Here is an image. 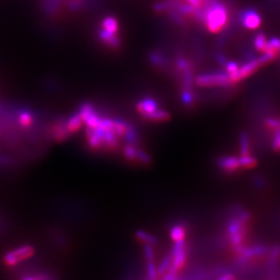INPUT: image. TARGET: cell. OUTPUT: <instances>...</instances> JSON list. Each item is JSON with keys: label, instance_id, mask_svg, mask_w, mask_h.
I'll return each instance as SVG.
<instances>
[{"label": "cell", "instance_id": "cell-1", "mask_svg": "<svg viewBox=\"0 0 280 280\" xmlns=\"http://www.w3.org/2000/svg\"><path fill=\"white\" fill-rule=\"evenodd\" d=\"M229 19V13L222 4L212 0L203 12L202 23L211 33H218L226 26Z\"/></svg>", "mask_w": 280, "mask_h": 280}, {"label": "cell", "instance_id": "cell-2", "mask_svg": "<svg viewBox=\"0 0 280 280\" xmlns=\"http://www.w3.org/2000/svg\"><path fill=\"white\" fill-rule=\"evenodd\" d=\"M87 141L93 149L115 148L117 145V134L115 131L100 127L87 128Z\"/></svg>", "mask_w": 280, "mask_h": 280}, {"label": "cell", "instance_id": "cell-3", "mask_svg": "<svg viewBox=\"0 0 280 280\" xmlns=\"http://www.w3.org/2000/svg\"><path fill=\"white\" fill-rule=\"evenodd\" d=\"M172 261L170 269H168L167 275L164 276L165 280L177 279L178 271L183 268L186 260L185 242L184 240H178L172 249Z\"/></svg>", "mask_w": 280, "mask_h": 280}, {"label": "cell", "instance_id": "cell-4", "mask_svg": "<svg viewBox=\"0 0 280 280\" xmlns=\"http://www.w3.org/2000/svg\"><path fill=\"white\" fill-rule=\"evenodd\" d=\"M34 248L30 245L18 247L6 253V256L4 257V262L9 267H14L32 257L34 255Z\"/></svg>", "mask_w": 280, "mask_h": 280}, {"label": "cell", "instance_id": "cell-5", "mask_svg": "<svg viewBox=\"0 0 280 280\" xmlns=\"http://www.w3.org/2000/svg\"><path fill=\"white\" fill-rule=\"evenodd\" d=\"M196 84L200 86H228L232 84L227 73H213L201 74L197 77Z\"/></svg>", "mask_w": 280, "mask_h": 280}, {"label": "cell", "instance_id": "cell-6", "mask_svg": "<svg viewBox=\"0 0 280 280\" xmlns=\"http://www.w3.org/2000/svg\"><path fill=\"white\" fill-rule=\"evenodd\" d=\"M79 115L86 124L87 128H95L98 125L102 116L98 115L96 111L90 103H85L81 106Z\"/></svg>", "mask_w": 280, "mask_h": 280}, {"label": "cell", "instance_id": "cell-7", "mask_svg": "<svg viewBox=\"0 0 280 280\" xmlns=\"http://www.w3.org/2000/svg\"><path fill=\"white\" fill-rule=\"evenodd\" d=\"M242 23L247 29H256L261 24V17L257 12L253 10L246 11L243 14Z\"/></svg>", "mask_w": 280, "mask_h": 280}, {"label": "cell", "instance_id": "cell-8", "mask_svg": "<svg viewBox=\"0 0 280 280\" xmlns=\"http://www.w3.org/2000/svg\"><path fill=\"white\" fill-rule=\"evenodd\" d=\"M218 165L224 171L233 172L240 167L239 158H236L233 156L222 157L218 160Z\"/></svg>", "mask_w": 280, "mask_h": 280}, {"label": "cell", "instance_id": "cell-9", "mask_svg": "<svg viewBox=\"0 0 280 280\" xmlns=\"http://www.w3.org/2000/svg\"><path fill=\"white\" fill-rule=\"evenodd\" d=\"M137 108L142 115H147L157 110V103L155 100L151 98H146L138 103Z\"/></svg>", "mask_w": 280, "mask_h": 280}, {"label": "cell", "instance_id": "cell-10", "mask_svg": "<svg viewBox=\"0 0 280 280\" xmlns=\"http://www.w3.org/2000/svg\"><path fill=\"white\" fill-rule=\"evenodd\" d=\"M83 124H84V121L82 119L81 115L79 114H76V115H72L69 118L65 124V128L68 132H76L78 130H80Z\"/></svg>", "mask_w": 280, "mask_h": 280}, {"label": "cell", "instance_id": "cell-11", "mask_svg": "<svg viewBox=\"0 0 280 280\" xmlns=\"http://www.w3.org/2000/svg\"><path fill=\"white\" fill-rule=\"evenodd\" d=\"M118 28H119V25H118V21L116 20L115 17H105L102 21V29H104L109 33L117 34Z\"/></svg>", "mask_w": 280, "mask_h": 280}, {"label": "cell", "instance_id": "cell-12", "mask_svg": "<svg viewBox=\"0 0 280 280\" xmlns=\"http://www.w3.org/2000/svg\"><path fill=\"white\" fill-rule=\"evenodd\" d=\"M144 118L152 121H165L170 118L169 113L161 110H155V112L143 115Z\"/></svg>", "mask_w": 280, "mask_h": 280}, {"label": "cell", "instance_id": "cell-13", "mask_svg": "<svg viewBox=\"0 0 280 280\" xmlns=\"http://www.w3.org/2000/svg\"><path fill=\"white\" fill-rule=\"evenodd\" d=\"M136 237L138 240L143 241L146 244H151V245H155L158 243V240L155 238V236L149 234L148 232L143 231V230H138L136 232Z\"/></svg>", "mask_w": 280, "mask_h": 280}, {"label": "cell", "instance_id": "cell-14", "mask_svg": "<svg viewBox=\"0 0 280 280\" xmlns=\"http://www.w3.org/2000/svg\"><path fill=\"white\" fill-rule=\"evenodd\" d=\"M18 123L23 127H29L33 123V115L29 111H22L18 115Z\"/></svg>", "mask_w": 280, "mask_h": 280}, {"label": "cell", "instance_id": "cell-15", "mask_svg": "<svg viewBox=\"0 0 280 280\" xmlns=\"http://www.w3.org/2000/svg\"><path fill=\"white\" fill-rule=\"evenodd\" d=\"M268 39L266 37V35L263 34H258L254 39V45L255 47L257 48L258 51L265 52L267 49V45H268Z\"/></svg>", "mask_w": 280, "mask_h": 280}, {"label": "cell", "instance_id": "cell-16", "mask_svg": "<svg viewBox=\"0 0 280 280\" xmlns=\"http://www.w3.org/2000/svg\"><path fill=\"white\" fill-rule=\"evenodd\" d=\"M171 237L175 242L183 240L185 237V229L182 225H175L171 230Z\"/></svg>", "mask_w": 280, "mask_h": 280}, {"label": "cell", "instance_id": "cell-17", "mask_svg": "<svg viewBox=\"0 0 280 280\" xmlns=\"http://www.w3.org/2000/svg\"><path fill=\"white\" fill-rule=\"evenodd\" d=\"M240 166L244 168H251L257 164V160L251 157L250 155H241V157L239 158Z\"/></svg>", "mask_w": 280, "mask_h": 280}, {"label": "cell", "instance_id": "cell-18", "mask_svg": "<svg viewBox=\"0 0 280 280\" xmlns=\"http://www.w3.org/2000/svg\"><path fill=\"white\" fill-rule=\"evenodd\" d=\"M266 51H273L280 54V38H272L270 40L268 41V45H267V49ZM265 51V52H266Z\"/></svg>", "mask_w": 280, "mask_h": 280}, {"label": "cell", "instance_id": "cell-19", "mask_svg": "<svg viewBox=\"0 0 280 280\" xmlns=\"http://www.w3.org/2000/svg\"><path fill=\"white\" fill-rule=\"evenodd\" d=\"M172 256H169V257H165L162 262L160 264L159 268L157 269L158 273L160 275H163L165 272L168 271V269H170L171 265H172Z\"/></svg>", "mask_w": 280, "mask_h": 280}, {"label": "cell", "instance_id": "cell-20", "mask_svg": "<svg viewBox=\"0 0 280 280\" xmlns=\"http://www.w3.org/2000/svg\"><path fill=\"white\" fill-rule=\"evenodd\" d=\"M240 147H241V155H249V139L245 133H243L240 136Z\"/></svg>", "mask_w": 280, "mask_h": 280}, {"label": "cell", "instance_id": "cell-21", "mask_svg": "<svg viewBox=\"0 0 280 280\" xmlns=\"http://www.w3.org/2000/svg\"><path fill=\"white\" fill-rule=\"evenodd\" d=\"M136 151L137 149L134 148L132 145H126L124 154L128 160H136Z\"/></svg>", "mask_w": 280, "mask_h": 280}, {"label": "cell", "instance_id": "cell-22", "mask_svg": "<svg viewBox=\"0 0 280 280\" xmlns=\"http://www.w3.org/2000/svg\"><path fill=\"white\" fill-rule=\"evenodd\" d=\"M124 136L125 137L126 141L129 142V143H133L136 141V133H135L134 130L132 129V127H130L129 125L127 127Z\"/></svg>", "mask_w": 280, "mask_h": 280}, {"label": "cell", "instance_id": "cell-23", "mask_svg": "<svg viewBox=\"0 0 280 280\" xmlns=\"http://www.w3.org/2000/svg\"><path fill=\"white\" fill-rule=\"evenodd\" d=\"M147 273H148L149 279L151 280H155L157 279L158 276V271L157 269L155 266V264L153 261H150L148 263V267H147Z\"/></svg>", "mask_w": 280, "mask_h": 280}, {"label": "cell", "instance_id": "cell-24", "mask_svg": "<svg viewBox=\"0 0 280 280\" xmlns=\"http://www.w3.org/2000/svg\"><path fill=\"white\" fill-rule=\"evenodd\" d=\"M136 160L142 161L143 163H150L151 162V158L146 153H144L143 151L138 150L136 151Z\"/></svg>", "mask_w": 280, "mask_h": 280}, {"label": "cell", "instance_id": "cell-25", "mask_svg": "<svg viewBox=\"0 0 280 280\" xmlns=\"http://www.w3.org/2000/svg\"><path fill=\"white\" fill-rule=\"evenodd\" d=\"M144 253H145V257H147L149 261H153V259L155 258V252L153 249V247L151 246V244H146L144 247Z\"/></svg>", "mask_w": 280, "mask_h": 280}, {"label": "cell", "instance_id": "cell-26", "mask_svg": "<svg viewBox=\"0 0 280 280\" xmlns=\"http://www.w3.org/2000/svg\"><path fill=\"white\" fill-rule=\"evenodd\" d=\"M182 99H183V103L187 104V105H189V104L193 102V95L189 93V91L187 90V91L183 92Z\"/></svg>", "mask_w": 280, "mask_h": 280}, {"label": "cell", "instance_id": "cell-27", "mask_svg": "<svg viewBox=\"0 0 280 280\" xmlns=\"http://www.w3.org/2000/svg\"><path fill=\"white\" fill-rule=\"evenodd\" d=\"M267 125L269 126L271 129H280V120L276 119V118H269L266 122Z\"/></svg>", "mask_w": 280, "mask_h": 280}, {"label": "cell", "instance_id": "cell-28", "mask_svg": "<svg viewBox=\"0 0 280 280\" xmlns=\"http://www.w3.org/2000/svg\"><path fill=\"white\" fill-rule=\"evenodd\" d=\"M240 68V66L238 65V63L234 62H229L226 63V69H227V73L229 74H234Z\"/></svg>", "mask_w": 280, "mask_h": 280}]
</instances>
